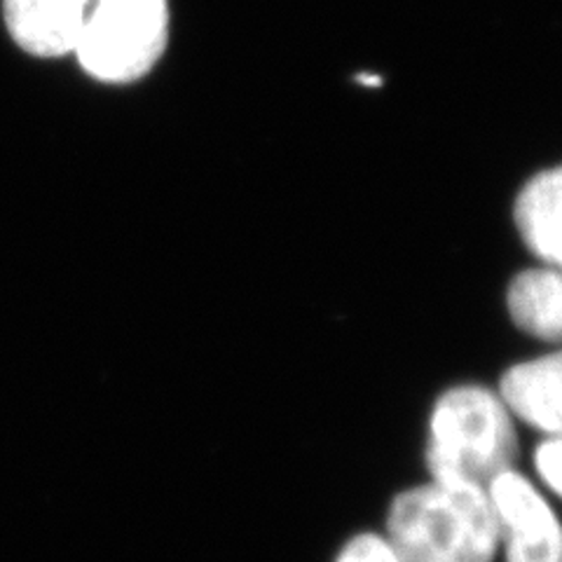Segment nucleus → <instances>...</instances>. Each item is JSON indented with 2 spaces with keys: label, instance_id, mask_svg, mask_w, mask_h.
Returning a JSON list of instances; mask_svg holds the SVG:
<instances>
[{
  "label": "nucleus",
  "instance_id": "obj_3",
  "mask_svg": "<svg viewBox=\"0 0 562 562\" xmlns=\"http://www.w3.org/2000/svg\"><path fill=\"white\" fill-rule=\"evenodd\" d=\"M167 43V0H94L74 55L90 78L132 85L157 66Z\"/></svg>",
  "mask_w": 562,
  "mask_h": 562
},
{
  "label": "nucleus",
  "instance_id": "obj_4",
  "mask_svg": "<svg viewBox=\"0 0 562 562\" xmlns=\"http://www.w3.org/2000/svg\"><path fill=\"white\" fill-rule=\"evenodd\" d=\"M506 562H562V525L551 499L516 467L487 485Z\"/></svg>",
  "mask_w": 562,
  "mask_h": 562
},
{
  "label": "nucleus",
  "instance_id": "obj_7",
  "mask_svg": "<svg viewBox=\"0 0 562 562\" xmlns=\"http://www.w3.org/2000/svg\"><path fill=\"white\" fill-rule=\"evenodd\" d=\"M560 206L562 171L560 167L539 169L527 179L514 200V225L522 246L541 266L560 268Z\"/></svg>",
  "mask_w": 562,
  "mask_h": 562
},
{
  "label": "nucleus",
  "instance_id": "obj_10",
  "mask_svg": "<svg viewBox=\"0 0 562 562\" xmlns=\"http://www.w3.org/2000/svg\"><path fill=\"white\" fill-rule=\"evenodd\" d=\"M560 457H562L560 436H543L535 448L537 479L543 487H547V492H551V495H560V487H562Z\"/></svg>",
  "mask_w": 562,
  "mask_h": 562
},
{
  "label": "nucleus",
  "instance_id": "obj_9",
  "mask_svg": "<svg viewBox=\"0 0 562 562\" xmlns=\"http://www.w3.org/2000/svg\"><path fill=\"white\" fill-rule=\"evenodd\" d=\"M333 562H403L396 549L382 532H357L351 535Z\"/></svg>",
  "mask_w": 562,
  "mask_h": 562
},
{
  "label": "nucleus",
  "instance_id": "obj_1",
  "mask_svg": "<svg viewBox=\"0 0 562 562\" xmlns=\"http://www.w3.org/2000/svg\"><path fill=\"white\" fill-rule=\"evenodd\" d=\"M403 562H495L497 518L485 487L427 481L386 506L384 532Z\"/></svg>",
  "mask_w": 562,
  "mask_h": 562
},
{
  "label": "nucleus",
  "instance_id": "obj_5",
  "mask_svg": "<svg viewBox=\"0 0 562 562\" xmlns=\"http://www.w3.org/2000/svg\"><path fill=\"white\" fill-rule=\"evenodd\" d=\"M495 392L516 422L543 436H560L562 359L558 351L508 366Z\"/></svg>",
  "mask_w": 562,
  "mask_h": 562
},
{
  "label": "nucleus",
  "instance_id": "obj_2",
  "mask_svg": "<svg viewBox=\"0 0 562 562\" xmlns=\"http://www.w3.org/2000/svg\"><path fill=\"white\" fill-rule=\"evenodd\" d=\"M516 454V419L495 390L464 382L438 394L427 422L429 481L485 487L514 467Z\"/></svg>",
  "mask_w": 562,
  "mask_h": 562
},
{
  "label": "nucleus",
  "instance_id": "obj_6",
  "mask_svg": "<svg viewBox=\"0 0 562 562\" xmlns=\"http://www.w3.org/2000/svg\"><path fill=\"white\" fill-rule=\"evenodd\" d=\"M94 0H3L8 31L33 57L74 55Z\"/></svg>",
  "mask_w": 562,
  "mask_h": 562
},
{
  "label": "nucleus",
  "instance_id": "obj_8",
  "mask_svg": "<svg viewBox=\"0 0 562 562\" xmlns=\"http://www.w3.org/2000/svg\"><path fill=\"white\" fill-rule=\"evenodd\" d=\"M506 312L518 330L543 342L562 336V279L558 268L520 270L506 286Z\"/></svg>",
  "mask_w": 562,
  "mask_h": 562
},
{
  "label": "nucleus",
  "instance_id": "obj_11",
  "mask_svg": "<svg viewBox=\"0 0 562 562\" xmlns=\"http://www.w3.org/2000/svg\"><path fill=\"white\" fill-rule=\"evenodd\" d=\"M357 82L359 85H366V87H380L382 85V78L378 74H359L357 76Z\"/></svg>",
  "mask_w": 562,
  "mask_h": 562
}]
</instances>
